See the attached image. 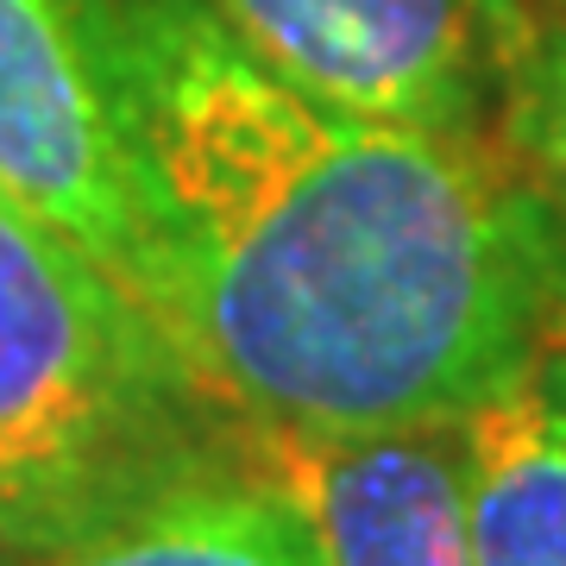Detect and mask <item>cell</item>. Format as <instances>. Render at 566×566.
Wrapping results in <instances>:
<instances>
[{
  "label": "cell",
  "mask_w": 566,
  "mask_h": 566,
  "mask_svg": "<svg viewBox=\"0 0 566 566\" xmlns=\"http://www.w3.org/2000/svg\"><path fill=\"white\" fill-rule=\"evenodd\" d=\"M25 566H327L308 510L264 460L196 479Z\"/></svg>",
  "instance_id": "52a82bcc"
},
{
  "label": "cell",
  "mask_w": 566,
  "mask_h": 566,
  "mask_svg": "<svg viewBox=\"0 0 566 566\" xmlns=\"http://www.w3.org/2000/svg\"><path fill=\"white\" fill-rule=\"evenodd\" d=\"M504 158L516 164V177L528 182V196L542 208V227L566 277V32L528 51V70L504 120Z\"/></svg>",
  "instance_id": "ba28073f"
},
{
  "label": "cell",
  "mask_w": 566,
  "mask_h": 566,
  "mask_svg": "<svg viewBox=\"0 0 566 566\" xmlns=\"http://www.w3.org/2000/svg\"><path fill=\"white\" fill-rule=\"evenodd\" d=\"M133 208V296L259 434L460 422L566 334L497 145L365 120L264 70L208 0H70Z\"/></svg>",
  "instance_id": "6da1fadb"
},
{
  "label": "cell",
  "mask_w": 566,
  "mask_h": 566,
  "mask_svg": "<svg viewBox=\"0 0 566 566\" xmlns=\"http://www.w3.org/2000/svg\"><path fill=\"white\" fill-rule=\"evenodd\" d=\"M303 95L365 120L497 145L528 70V0H208Z\"/></svg>",
  "instance_id": "3957f363"
},
{
  "label": "cell",
  "mask_w": 566,
  "mask_h": 566,
  "mask_svg": "<svg viewBox=\"0 0 566 566\" xmlns=\"http://www.w3.org/2000/svg\"><path fill=\"white\" fill-rule=\"evenodd\" d=\"M259 460L308 510L327 566H479L460 422L315 441L259 434Z\"/></svg>",
  "instance_id": "5b68a950"
},
{
  "label": "cell",
  "mask_w": 566,
  "mask_h": 566,
  "mask_svg": "<svg viewBox=\"0 0 566 566\" xmlns=\"http://www.w3.org/2000/svg\"><path fill=\"white\" fill-rule=\"evenodd\" d=\"M479 566H566V346L460 416Z\"/></svg>",
  "instance_id": "8992f818"
},
{
  "label": "cell",
  "mask_w": 566,
  "mask_h": 566,
  "mask_svg": "<svg viewBox=\"0 0 566 566\" xmlns=\"http://www.w3.org/2000/svg\"><path fill=\"white\" fill-rule=\"evenodd\" d=\"M0 189L133 290V208L70 0H0Z\"/></svg>",
  "instance_id": "277c9868"
},
{
  "label": "cell",
  "mask_w": 566,
  "mask_h": 566,
  "mask_svg": "<svg viewBox=\"0 0 566 566\" xmlns=\"http://www.w3.org/2000/svg\"><path fill=\"white\" fill-rule=\"evenodd\" d=\"M259 460L170 327L0 189V560H44L151 497Z\"/></svg>",
  "instance_id": "7a4b0ae2"
}]
</instances>
